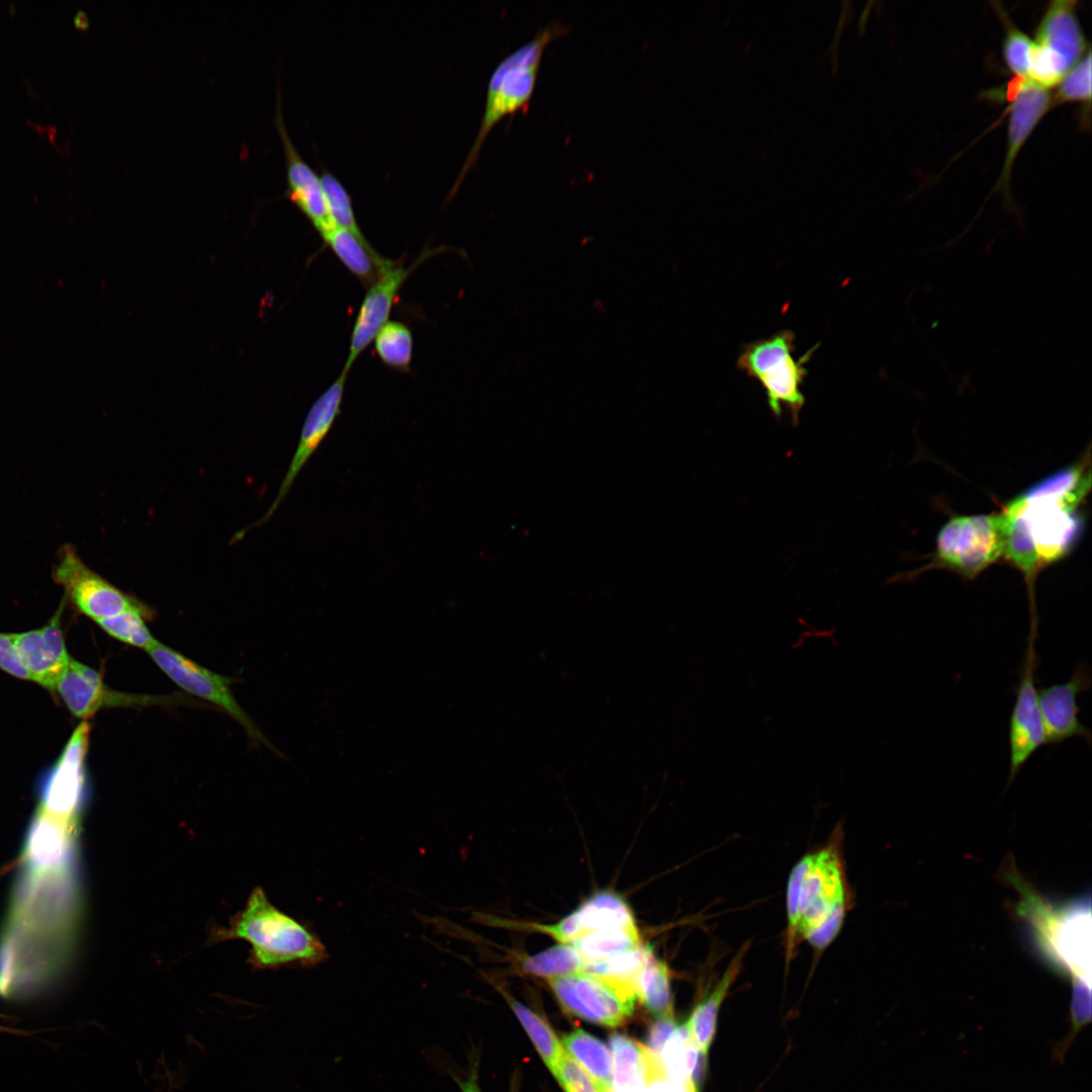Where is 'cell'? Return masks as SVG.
Here are the masks:
<instances>
[{
    "label": "cell",
    "instance_id": "cell-1",
    "mask_svg": "<svg viewBox=\"0 0 1092 1092\" xmlns=\"http://www.w3.org/2000/svg\"><path fill=\"white\" fill-rule=\"evenodd\" d=\"M1089 459L1039 480L1000 512L1004 550L1013 561L1040 568L1068 555L1083 527L1079 513L1091 485Z\"/></svg>",
    "mask_w": 1092,
    "mask_h": 1092
},
{
    "label": "cell",
    "instance_id": "cell-2",
    "mask_svg": "<svg viewBox=\"0 0 1092 1092\" xmlns=\"http://www.w3.org/2000/svg\"><path fill=\"white\" fill-rule=\"evenodd\" d=\"M840 833L793 868L787 887V963L801 941L824 950L839 933L851 906Z\"/></svg>",
    "mask_w": 1092,
    "mask_h": 1092
},
{
    "label": "cell",
    "instance_id": "cell-3",
    "mask_svg": "<svg viewBox=\"0 0 1092 1092\" xmlns=\"http://www.w3.org/2000/svg\"><path fill=\"white\" fill-rule=\"evenodd\" d=\"M1007 881L1020 894L1017 914L1026 923L1044 960L1074 984L1090 985L1091 912L1090 899L1081 898L1056 905L1042 898L1013 867Z\"/></svg>",
    "mask_w": 1092,
    "mask_h": 1092
},
{
    "label": "cell",
    "instance_id": "cell-4",
    "mask_svg": "<svg viewBox=\"0 0 1092 1092\" xmlns=\"http://www.w3.org/2000/svg\"><path fill=\"white\" fill-rule=\"evenodd\" d=\"M212 939H244L252 948L249 963L255 969L290 963L315 964L326 957L324 944L298 921L273 906L261 888H256L244 910L226 927L212 929Z\"/></svg>",
    "mask_w": 1092,
    "mask_h": 1092
},
{
    "label": "cell",
    "instance_id": "cell-5",
    "mask_svg": "<svg viewBox=\"0 0 1092 1092\" xmlns=\"http://www.w3.org/2000/svg\"><path fill=\"white\" fill-rule=\"evenodd\" d=\"M569 29L568 25L559 21L541 27L530 40L506 56L494 68L488 79L478 132L447 199L455 195L466 174L476 163L491 129L508 115L527 112L545 49L554 39L568 33Z\"/></svg>",
    "mask_w": 1092,
    "mask_h": 1092
},
{
    "label": "cell",
    "instance_id": "cell-6",
    "mask_svg": "<svg viewBox=\"0 0 1092 1092\" xmlns=\"http://www.w3.org/2000/svg\"><path fill=\"white\" fill-rule=\"evenodd\" d=\"M795 340L793 331L782 330L767 339L749 342L741 349L736 365L764 389L772 415L780 418L785 406L790 413L792 424L797 426L806 401L802 391L808 373L805 365L819 344L796 360Z\"/></svg>",
    "mask_w": 1092,
    "mask_h": 1092
},
{
    "label": "cell",
    "instance_id": "cell-7",
    "mask_svg": "<svg viewBox=\"0 0 1092 1092\" xmlns=\"http://www.w3.org/2000/svg\"><path fill=\"white\" fill-rule=\"evenodd\" d=\"M933 563L972 579L1003 556L1001 513L950 518L938 531Z\"/></svg>",
    "mask_w": 1092,
    "mask_h": 1092
},
{
    "label": "cell",
    "instance_id": "cell-8",
    "mask_svg": "<svg viewBox=\"0 0 1092 1092\" xmlns=\"http://www.w3.org/2000/svg\"><path fill=\"white\" fill-rule=\"evenodd\" d=\"M548 984L565 1012L588 1022L618 1027L634 1010V991L600 976L576 972L549 978Z\"/></svg>",
    "mask_w": 1092,
    "mask_h": 1092
},
{
    "label": "cell",
    "instance_id": "cell-9",
    "mask_svg": "<svg viewBox=\"0 0 1092 1092\" xmlns=\"http://www.w3.org/2000/svg\"><path fill=\"white\" fill-rule=\"evenodd\" d=\"M52 575L65 599L95 622L145 606L91 569L71 544L59 548Z\"/></svg>",
    "mask_w": 1092,
    "mask_h": 1092
},
{
    "label": "cell",
    "instance_id": "cell-10",
    "mask_svg": "<svg viewBox=\"0 0 1092 1092\" xmlns=\"http://www.w3.org/2000/svg\"><path fill=\"white\" fill-rule=\"evenodd\" d=\"M1036 637V633H1029L1019 670V680L1015 688V701L1010 715L1008 734V786L1032 754L1045 745L1044 728L1035 687L1038 665Z\"/></svg>",
    "mask_w": 1092,
    "mask_h": 1092
},
{
    "label": "cell",
    "instance_id": "cell-11",
    "mask_svg": "<svg viewBox=\"0 0 1092 1092\" xmlns=\"http://www.w3.org/2000/svg\"><path fill=\"white\" fill-rule=\"evenodd\" d=\"M147 653L178 687L218 706L237 720L253 738L264 740L237 702L228 677L198 665L161 642L148 649Z\"/></svg>",
    "mask_w": 1092,
    "mask_h": 1092
},
{
    "label": "cell",
    "instance_id": "cell-12",
    "mask_svg": "<svg viewBox=\"0 0 1092 1092\" xmlns=\"http://www.w3.org/2000/svg\"><path fill=\"white\" fill-rule=\"evenodd\" d=\"M1091 687V668L1078 662L1070 679L1037 690L1045 744H1060L1080 737L1091 743V731L1080 721L1079 695Z\"/></svg>",
    "mask_w": 1092,
    "mask_h": 1092
},
{
    "label": "cell",
    "instance_id": "cell-13",
    "mask_svg": "<svg viewBox=\"0 0 1092 1092\" xmlns=\"http://www.w3.org/2000/svg\"><path fill=\"white\" fill-rule=\"evenodd\" d=\"M435 253L436 250L426 251L408 267L394 262L369 286L352 330L350 350L343 372L349 373L355 360L388 322L396 296L410 274L425 259Z\"/></svg>",
    "mask_w": 1092,
    "mask_h": 1092
},
{
    "label": "cell",
    "instance_id": "cell-14",
    "mask_svg": "<svg viewBox=\"0 0 1092 1092\" xmlns=\"http://www.w3.org/2000/svg\"><path fill=\"white\" fill-rule=\"evenodd\" d=\"M348 373L342 371L339 377L322 393L309 408L299 437V441L286 470L277 494L266 514L253 524L261 526L267 522L288 494L295 478L317 450L330 433L336 419L341 414L345 383Z\"/></svg>",
    "mask_w": 1092,
    "mask_h": 1092
},
{
    "label": "cell",
    "instance_id": "cell-15",
    "mask_svg": "<svg viewBox=\"0 0 1092 1092\" xmlns=\"http://www.w3.org/2000/svg\"><path fill=\"white\" fill-rule=\"evenodd\" d=\"M63 600L50 621L42 627L21 633H11L19 658L30 680L54 690L71 661L63 635L61 619Z\"/></svg>",
    "mask_w": 1092,
    "mask_h": 1092
},
{
    "label": "cell",
    "instance_id": "cell-16",
    "mask_svg": "<svg viewBox=\"0 0 1092 1092\" xmlns=\"http://www.w3.org/2000/svg\"><path fill=\"white\" fill-rule=\"evenodd\" d=\"M275 124L282 142L286 164L285 196L299 208L322 236L336 224L328 210L320 175L303 160L289 138L282 115L279 83Z\"/></svg>",
    "mask_w": 1092,
    "mask_h": 1092
},
{
    "label": "cell",
    "instance_id": "cell-17",
    "mask_svg": "<svg viewBox=\"0 0 1092 1092\" xmlns=\"http://www.w3.org/2000/svg\"><path fill=\"white\" fill-rule=\"evenodd\" d=\"M89 730L86 721L79 724L44 785L40 806L59 817L74 819L81 803Z\"/></svg>",
    "mask_w": 1092,
    "mask_h": 1092
},
{
    "label": "cell",
    "instance_id": "cell-18",
    "mask_svg": "<svg viewBox=\"0 0 1092 1092\" xmlns=\"http://www.w3.org/2000/svg\"><path fill=\"white\" fill-rule=\"evenodd\" d=\"M54 691L70 712L87 719L104 707L153 704L161 698L128 695L107 688L95 669L74 660L59 677Z\"/></svg>",
    "mask_w": 1092,
    "mask_h": 1092
},
{
    "label": "cell",
    "instance_id": "cell-19",
    "mask_svg": "<svg viewBox=\"0 0 1092 1092\" xmlns=\"http://www.w3.org/2000/svg\"><path fill=\"white\" fill-rule=\"evenodd\" d=\"M636 925L628 904L617 894L602 891L593 895L576 910L554 924H531V927L569 944L588 933L613 927Z\"/></svg>",
    "mask_w": 1092,
    "mask_h": 1092
},
{
    "label": "cell",
    "instance_id": "cell-20",
    "mask_svg": "<svg viewBox=\"0 0 1092 1092\" xmlns=\"http://www.w3.org/2000/svg\"><path fill=\"white\" fill-rule=\"evenodd\" d=\"M1074 1H1054L1036 30L1034 46L1051 57L1066 73L1089 51Z\"/></svg>",
    "mask_w": 1092,
    "mask_h": 1092
},
{
    "label": "cell",
    "instance_id": "cell-21",
    "mask_svg": "<svg viewBox=\"0 0 1092 1092\" xmlns=\"http://www.w3.org/2000/svg\"><path fill=\"white\" fill-rule=\"evenodd\" d=\"M1053 98L1046 89L1027 79H1020L1010 105L1007 150L999 184L1009 186L1014 161L1037 123L1049 111Z\"/></svg>",
    "mask_w": 1092,
    "mask_h": 1092
},
{
    "label": "cell",
    "instance_id": "cell-22",
    "mask_svg": "<svg viewBox=\"0 0 1092 1092\" xmlns=\"http://www.w3.org/2000/svg\"><path fill=\"white\" fill-rule=\"evenodd\" d=\"M74 819L59 817L39 806L26 844L25 856L35 870H49L65 859Z\"/></svg>",
    "mask_w": 1092,
    "mask_h": 1092
},
{
    "label": "cell",
    "instance_id": "cell-23",
    "mask_svg": "<svg viewBox=\"0 0 1092 1092\" xmlns=\"http://www.w3.org/2000/svg\"><path fill=\"white\" fill-rule=\"evenodd\" d=\"M748 946H742L734 956L721 979L694 1008L686 1023L698 1050L707 1056L715 1036L720 1007L728 991L738 977Z\"/></svg>",
    "mask_w": 1092,
    "mask_h": 1092
},
{
    "label": "cell",
    "instance_id": "cell-24",
    "mask_svg": "<svg viewBox=\"0 0 1092 1092\" xmlns=\"http://www.w3.org/2000/svg\"><path fill=\"white\" fill-rule=\"evenodd\" d=\"M340 261L365 286L372 285L394 261L382 258L369 244L335 225L321 236Z\"/></svg>",
    "mask_w": 1092,
    "mask_h": 1092
},
{
    "label": "cell",
    "instance_id": "cell-25",
    "mask_svg": "<svg viewBox=\"0 0 1092 1092\" xmlns=\"http://www.w3.org/2000/svg\"><path fill=\"white\" fill-rule=\"evenodd\" d=\"M614 1092H645L648 1050L624 1034L610 1036Z\"/></svg>",
    "mask_w": 1092,
    "mask_h": 1092
},
{
    "label": "cell",
    "instance_id": "cell-26",
    "mask_svg": "<svg viewBox=\"0 0 1092 1092\" xmlns=\"http://www.w3.org/2000/svg\"><path fill=\"white\" fill-rule=\"evenodd\" d=\"M562 1045L587 1073L598 1092H614L612 1057L601 1040L580 1028H575L563 1035Z\"/></svg>",
    "mask_w": 1092,
    "mask_h": 1092
},
{
    "label": "cell",
    "instance_id": "cell-27",
    "mask_svg": "<svg viewBox=\"0 0 1092 1092\" xmlns=\"http://www.w3.org/2000/svg\"><path fill=\"white\" fill-rule=\"evenodd\" d=\"M705 1058L693 1041L686 1023L678 1024L659 1055L669 1077L693 1083L697 1088L704 1077Z\"/></svg>",
    "mask_w": 1092,
    "mask_h": 1092
},
{
    "label": "cell",
    "instance_id": "cell-28",
    "mask_svg": "<svg viewBox=\"0 0 1092 1092\" xmlns=\"http://www.w3.org/2000/svg\"><path fill=\"white\" fill-rule=\"evenodd\" d=\"M634 992L656 1018L673 1016L670 973L664 962L651 959L635 978Z\"/></svg>",
    "mask_w": 1092,
    "mask_h": 1092
},
{
    "label": "cell",
    "instance_id": "cell-29",
    "mask_svg": "<svg viewBox=\"0 0 1092 1092\" xmlns=\"http://www.w3.org/2000/svg\"><path fill=\"white\" fill-rule=\"evenodd\" d=\"M641 943L636 925L588 933L569 943L584 964L595 963L635 948Z\"/></svg>",
    "mask_w": 1092,
    "mask_h": 1092
},
{
    "label": "cell",
    "instance_id": "cell-30",
    "mask_svg": "<svg viewBox=\"0 0 1092 1092\" xmlns=\"http://www.w3.org/2000/svg\"><path fill=\"white\" fill-rule=\"evenodd\" d=\"M500 993L522 1023L540 1057L553 1073L556 1064L565 1051L555 1032L538 1013L523 1005L506 991L500 990Z\"/></svg>",
    "mask_w": 1092,
    "mask_h": 1092
},
{
    "label": "cell",
    "instance_id": "cell-31",
    "mask_svg": "<svg viewBox=\"0 0 1092 1092\" xmlns=\"http://www.w3.org/2000/svg\"><path fill=\"white\" fill-rule=\"evenodd\" d=\"M654 957L652 946L640 943L635 948L620 954L599 962L584 964L581 972L615 981L634 991L635 978L642 968Z\"/></svg>",
    "mask_w": 1092,
    "mask_h": 1092
},
{
    "label": "cell",
    "instance_id": "cell-32",
    "mask_svg": "<svg viewBox=\"0 0 1092 1092\" xmlns=\"http://www.w3.org/2000/svg\"><path fill=\"white\" fill-rule=\"evenodd\" d=\"M147 615L148 608L143 606L99 620L96 624L111 637L147 651L159 642L146 624Z\"/></svg>",
    "mask_w": 1092,
    "mask_h": 1092
},
{
    "label": "cell",
    "instance_id": "cell-33",
    "mask_svg": "<svg viewBox=\"0 0 1092 1092\" xmlns=\"http://www.w3.org/2000/svg\"><path fill=\"white\" fill-rule=\"evenodd\" d=\"M521 966L527 974L549 979L581 972L584 962L571 945L559 943L525 958Z\"/></svg>",
    "mask_w": 1092,
    "mask_h": 1092
},
{
    "label": "cell",
    "instance_id": "cell-34",
    "mask_svg": "<svg viewBox=\"0 0 1092 1092\" xmlns=\"http://www.w3.org/2000/svg\"><path fill=\"white\" fill-rule=\"evenodd\" d=\"M373 341L378 357L386 366L399 371L410 369L413 336L407 326L399 322H387Z\"/></svg>",
    "mask_w": 1092,
    "mask_h": 1092
},
{
    "label": "cell",
    "instance_id": "cell-35",
    "mask_svg": "<svg viewBox=\"0 0 1092 1092\" xmlns=\"http://www.w3.org/2000/svg\"><path fill=\"white\" fill-rule=\"evenodd\" d=\"M320 180L330 216L334 223L348 231L362 243L369 245L357 223L352 199L343 183L328 169L322 166Z\"/></svg>",
    "mask_w": 1092,
    "mask_h": 1092
},
{
    "label": "cell",
    "instance_id": "cell-36",
    "mask_svg": "<svg viewBox=\"0 0 1092 1092\" xmlns=\"http://www.w3.org/2000/svg\"><path fill=\"white\" fill-rule=\"evenodd\" d=\"M1057 102H1090L1091 53L1088 51L1060 81Z\"/></svg>",
    "mask_w": 1092,
    "mask_h": 1092
},
{
    "label": "cell",
    "instance_id": "cell-37",
    "mask_svg": "<svg viewBox=\"0 0 1092 1092\" xmlns=\"http://www.w3.org/2000/svg\"><path fill=\"white\" fill-rule=\"evenodd\" d=\"M1032 41L1022 31L1007 26L1003 41V56L1006 65L1018 78L1027 79L1028 57Z\"/></svg>",
    "mask_w": 1092,
    "mask_h": 1092
},
{
    "label": "cell",
    "instance_id": "cell-38",
    "mask_svg": "<svg viewBox=\"0 0 1092 1092\" xmlns=\"http://www.w3.org/2000/svg\"><path fill=\"white\" fill-rule=\"evenodd\" d=\"M565 1092H598L587 1073L564 1051L552 1073Z\"/></svg>",
    "mask_w": 1092,
    "mask_h": 1092
},
{
    "label": "cell",
    "instance_id": "cell-39",
    "mask_svg": "<svg viewBox=\"0 0 1092 1092\" xmlns=\"http://www.w3.org/2000/svg\"><path fill=\"white\" fill-rule=\"evenodd\" d=\"M645 1092H698V1088L669 1077L659 1057L648 1050Z\"/></svg>",
    "mask_w": 1092,
    "mask_h": 1092
},
{
    "label": "cell",
    "instance_id": "cell-40",
    "mask_svg": "<svg viewBox=\"0 0 1092 1092\" xmlns=\"http://www.w3.org/2000/svg\"><path fill=\"white\" fill-rule=\"evenodd\" d=\"M0 668L15 677L30 680L19 658L11 633H0Z\"/></svg>",
    "mask_w": 1092,
    "mask_h": 1092
},
{
    "label": "cell",
    "instance_id": "cell-41",
    "mask_svg": "<svg viewBox=\"0 0 1092 1092\" xmlns=\"http://www.w3.org/2000/svg\"><path fill=\"white\" fill-rule=\"evenodd\" d=\"M677 1026L673 1016L657 1018L648 1030L646 1048L659 1057L663 1045Z\"/></svg>",
    "mask_w": 1092,
    "mask_h": 1092
},
{
    "label": "cell",
    "instance_id": "cell-42",
    "mask_svg": "<svg viewBox=\"0 0 1092 1092\" xmlns=\"http://www.w3.org/2000/svg\"><path fill=\"white\" fill-rule=\"evenodd\" d=\"M455 1080L460 1092H482L478 1083V1062L477 1059H473L470 1064V1069L465 1078L458 1077L454 1073L451 1074Z\"/></svg>",
    "mask_w": 1092,
    "mask_h": 1092
},
{
    "label": "cell",
    "instance_id": "cell-43",
    "mask_svg": "<svg viewBox=\"0 0 1092 1092\" xmlns=\"http://www.w3.org/2000/svg\"><path fill=\"white\" fill-rule=\"evenodd\" d=\"M74 24L77 28L86 29L89 26V19L87 13L79 9L74 16Z\"/></svg>",
    "mask_w": 1092,
    "mask_h": 1092
}]
</instances>
